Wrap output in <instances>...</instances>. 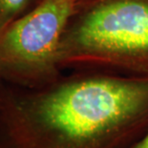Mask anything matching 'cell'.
<instances>
[{
  "mask_svg": "<svg viewBox=\"0 0 148 148\" xmlns=\"http://www.w3.org/2000/svg\"><path fill=\"white\" fill-rule=\"evenodd\" d=\"M148 129V77L0 82V148H129Z\"/></svg>",
  "mask_w": 148,
  "mask_h": 148,
  "instance_id": "6da1fadb",
  "label": "cell"
},
{
  "mask_svg": "<svg viewBox=\"0 0 148 148\" xmlns=\"http://www.w3.org/2000/svg\"><path fill=\"white\" fill-rule=\"evenodd\" d=\"M79 0H40L0 32V79L39 88L58 78L62 36Z\"/></svg>",
  "mask_w": 148,
  "mask_h": 148,
  "instance_id": "7a4b0ae2",
  "label": "cell"
},
{
  "mask_svg": "<svg viewBox=\"0 0 148 148\" xmlns=\"http://www.w3.org/2000/svg\"><path fill=\"white\" fill-rule=\"evenodd\" d=\"M87 56L148 58V1L108 0L85 14L62 36L58 63Z\"/></svg>",
  "mask_w": 148,
  "mask_h": 148,
  "instance_id": "3957f363",
  "label": "cell"
},
{
  "mask_svg": "<svg viewBox=\"0 0 148 148\" xmlns=\"http://www.w3.org/2000/svg\"><path fill=\"white\" fill-rule=\"evenodd\" d=\"M33 0H0V32L27 10Z\"/></svg>",
  "mask_w": 148,
  "mask_h": 148,
  "instance_id": "277c9868",
  "label": "cell"
},
{
  "mask_svg": "<svg viewBox=\"0 0 148 148\" xmlns=\"http://www.w3.org/2000/svg\"><path fill=\"white\" fill-rule=\"evenodd\" d=\"M129 148H148V129L143 136Z\"/></svg>",
  "mask_w": 148,
  "mask_h": 148,
  "instance_id": "5b68a950",
  "label": "cell"
}]
</instances>
